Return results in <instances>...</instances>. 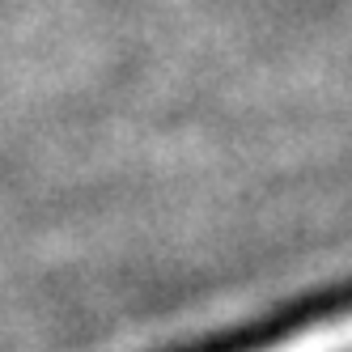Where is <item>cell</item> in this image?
Returning <instances> with one entry per match:
<instances>
[{
  "label": "cell",
  "instance_id": "1",
  "mask_svg": "<svg viewBox=\"0 0 352 352\" xmlns=\"http://www.w3.org/2000/svg\"><path fill=\"white\" fill-rule=\"evenodd\" d=\"M187 352H352V289L310 297L280 318L204 340Z\"/></svg>",
  "mask_w": 352,
  "mask_h": 352
}]
</instances>
